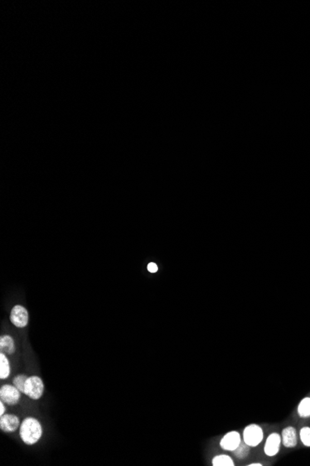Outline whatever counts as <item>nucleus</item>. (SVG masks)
I'll return each mask as SVG.
<instances>
[{
  "instance_id": "1",
  "label": "nucleus",
  "mask_w": 310,
  "mask_h": 466,
  "mask_svg": "<svg viewBox=\"0 0 310 466\" xmlns=\"http://www.w3.org/2000/svg\"><path fill=\"white\" fill-rule=\"evenodd\" d=\"M43 428L35 418H26L21 424L20 437L26 445H34L41 438Z\"/></svg>"
},
{
  "instance_id": "2",
  "label": "nucleus",
  "mask_w": 310,
  "mask_h": 466,
  "mask_svg": "<svg viewBox=\"0 0 310 466\" xmlns=\"http://www.w3.org/2000/svg\"><path fill=\"white\" fill-rule=\"evenodd\" d=\"M242 439L247 445L251 448H255L262 443L264 439V431L258 424H248L243 429Z\"/></svg>"
},
{
  "instance_id": "3",
  "label": "nucleus",
  "mask_w": 310,
  "mask_h": 466,
  "mask_svg": "<svg viewBox=\"0 0 310 466\" xmlns=\"http://www.w3.org/2000/svg\"><path fill=\"white\" fill-rule=\"evenodd\" d=\"M44 389L45 385L41 378H39L38 376H31L28 377L27 381L25 382L24 394L31 399L37 400L43 396Z\"/></svg>"
},
{
  "instance_id": "4",
  "label": "nucleus",
  "mask_w": 310,
  "mask_h": 466,
  "mask_svg": "<svg viewBox=\"0 0 310 466\" xmlns=\"http://www.w3.org/2000/svg\"><path fill=\"white\" fill-rule=\"evenodd\" d=\"M282 437L279 433H271L268 435L264 445V452L268 457H275L281 451Z\"/></svg>"
},
{
  "instance_id": "5",
  "label": "nucleus",
  "mask_w": 310,
  "mask_h": 466,
  "mask_svg": "<svg viewBox=\"0 0 310 466\" xmlns=\"http://www.w3.org/2000/svg\"><path fill=\"white\" fill-rule=\"evenodd\" d=\"M20 398L21 392L14 385L6 384L0 389V399L7 405L14 406L20 401Z\"/></svg>"
},
{
  "instance_id": "6",
  "label": "nucleus",
  "mask_w": 310,
  "mask_h": 466,
  "mask_svg": "<svg viewBox=\"0 0 310 466\" xmlns=\"http://www.w3.org/2000/svg\"><path fill=\"white\" fill-rule=\"evenodd\" d=\"M241 443V436L237 431L228 432L224 437L220 439L219 446L226 452H233Z\"/></svg>"
},
{
  "instance_id": "7",
  "label": "nucleus",
  "mask_w": 310,
  "mask_h": 466,
  "mask_svg": "<svg viewBox=\"0 0 310 466\" xmlns=\"http://www.w3.org/2000/svg\"><path fill=\"white\" fill-rule=\"evenodd\" d=\"M10 321L17 328L26 327L29 321L28 312L23 306L16 305L10 313Z\"/></svg>"
},
{
  "instance_id": "8",
  "label": "nucleus",
  "mask_w": 310,
  "mask_h": 466,
  "mask_svg": "<svg viewBox=\"0 0 310 466\" xmlns=\"http://www.w3.org/2000/svg\"><path fill=\"white\" fill-rule=\"evenodd\" d=\"M298 436L297 430L294 426H287L282 432V443L287 449L296 448L298 444Z\"/></svg>"
},
{
  "instance_id": "9",
  "label": "nucleus",
  "mask_w": 310,
  "mask_h": 466,
  "mask_svg": "<svg viewBox=\"0 0 310 466\" xmlns=\"http://www.w3.org/2000/svg\"><path fill=\"white\" fill-rule=\"evenodd\" d=\"M20 427V420L13 414H4L0 417V429L6 433H12Z\"/></svg>"
},
{
  "instance_id": "10",
  "label": "nucleus",
  "mask_w": 310,
  "mask_h": 466,
  "mask_svg": "<svg viewBox=\"0 0 310 466\" xmlns=\"http://www.w3.org/2000/svg\"><path fill=\"white\" fill-rule=\"evenodd\" d=\"M0 351L5 354H12L15 353V343L13 338L8 335L2 336L0 339Z\"/></svg>"
},
{
  "instance_id": "11",
  "label": "nucleus",
  "mask_w": 310,
  "mask_h": 466,
  "mask_svg": "<svg viewBox=\"0 0 310 466\" xmlns=\"http://www.w3.org/2000/svg\"><path fill=\"white\" fill-rule=\"evenodd\" d=\"M297 413L300 418H310V397L307 396L303 398L297 407Z\"/></svg>"
},
{
  "instance_id": "12",
  "label": "nucleus",
  "mask_w": 310,
  "mask_h": 466,
  "mask_svg": "<svg viewBox=\"0 0 310 466\" xmlns=\"http://www.w3.org/2000/svg\"><path fill=\"white\" fill-rule=\"evenodd\" d=\"M212 466H234L235 463L232 458L230 455L226 454H220L217 455L212 460Z\"/></svg>"
},
{
  "instance_id": "13",
  "label": "nucleus",
  "mask_w": 310,
  "mask_h": 466,
  "mask_svg": "<svg viewBox=\"0 0 310 466\" xmlns=\"http://www.w3.org/2000/svg\"><path fill=\"white\" fill-rule=\"evenodd\" d=\"M0 379H7L10 373V366L5 353H0Z\"/></svg>"
},
{
  "instance_id": "14",
  "label": "nucleus",
  "mask_w": 310,
  "mask_h": 466,
  "mask_svg": "<svg viewBox=\"0 0 310 466\" xmlns=\"http://www.w3.org/2000/svg\"><path fill=\"white\" fill-rule=\"evenodd\" d=\"M250 450H251V447L247 445L245 442L241 441L239 447L236 450H234L232 452L237 459L242 460L248 457V455L250 454Z\"/></svg>"
},
{
  "instance_id": "15",
  "label": "nucleus",
  "mask_w": 310,
  "mask_h": 466,
  "mask_svg": "<svg viewBox=\"0 0 310 466\" xmlns=\"http://www.w3.org/2000/svg\"><path fill=\"white\" fill-rule=\"evenodd\" d=\"M299 438L305 447L310 448V427L305 426L299 431Z\"/></svg>"
},
{
  "instance_id": "16",
  "label": "nucleus",
  "mask_w": 310,
  "mask_h": 466,
  "mask_svg": "<svg viewBox=\"0 0 310 466\" xmlns=\"http://www.w3.org/2000/svg\"><path fill=\"white\" fill-rule=\"evenodd\" d=\"M28 377L26 375L19 374L17 375L13 379V385L16 388L18 389L21 393L24 394V387H25V382L27 381Z\"/></svg>"
},
{
  "instance_id": "17",
  "label": "nucleus",
  "mask_w": 310,
  "mask_h": 466,
  "mask_svg": "<svg viewBox=\"0 0 310 466\" xmlns=\"http://www.w3.org/2000/svg\"><path fill=\"white\" fill-rule=\"evenodd\" d=\"M148 271L151 273H156L158 271V266L155 262H150L148 264Z\"/></svg>"
},
{
  "instance_id": "18",
  "label": "nucleus",
  "mask_w": 310,
  "mask_h": 466,
  "mask_svg": "<svg viewBox=\"0 0 310 466\" xmlns=\"http://www.w3.org/2000/svg\"><path fill=\"white\" fill-rule=\"evenodd\" d=\"M5 403L3 401H0V417L3 416L6 412V408H5Z\"/></svg>"
},
{
  "instance_id": "19",
  "label": "nucleus",
  "mask_w": 310,
  "mask_h": 466,
  "mask_svg": "<svg viewBox=\"0 0 310 466\" xmlns=\"http://www.w3.org/2000/svg\"><path fill=\"white\" fill-rule=\"evenodd\" d=\"M263 465L260 464V463H253V464H250L248 465V466H262Z\"/></svg>"
}]
</instances>
